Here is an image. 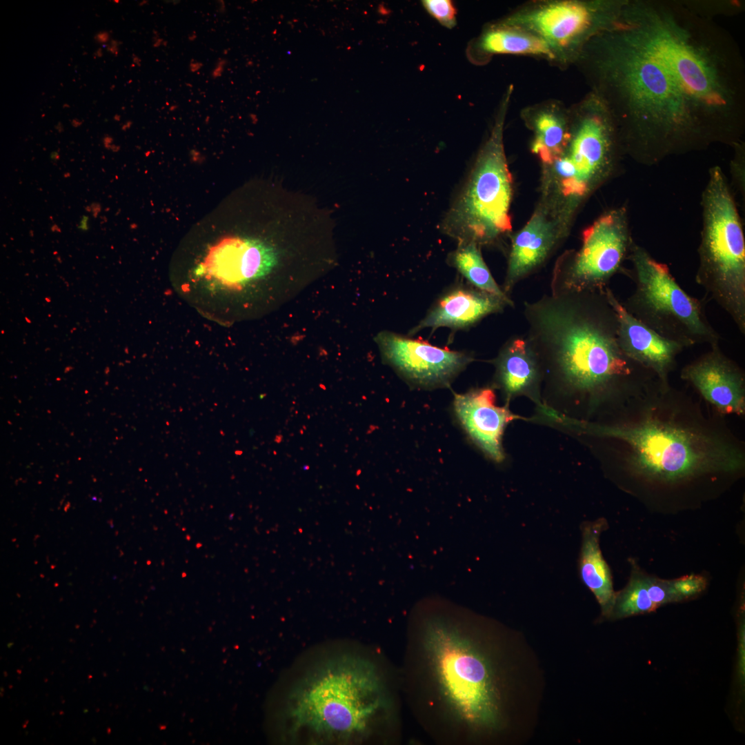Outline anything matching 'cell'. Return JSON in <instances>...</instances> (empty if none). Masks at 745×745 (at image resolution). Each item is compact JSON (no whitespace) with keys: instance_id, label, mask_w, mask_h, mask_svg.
<instances>
[{"instance_id":"1","label":"cell","mask_w":745,"mask_h":745,"mask_svg":"<svg viewBox=\"0 0 745 745\" xmlns=\"http://www.w3.org/2000/svg\"><path fill=\"white\" fill-rule=\"evenodd\" d=\"M573 66L610 115L624 155L637 163L653 166L711 145L669 70L620 23L590 39Z\"/></svg>"},{"instance_id":"2","label":"cell","mask_w":745,"mask_h":745,"mask_svg":"<svg viewBox=\"0 0 745 745\" xmlns=\"http://www.w3.org/2000/svg\"><path fill=\"white\" fill-rule=\"evenodd\" d=\"M619 21L670 71L712 144L742 141L745 63L730 32L680 0H626Z\"/></svg>"},{"instance_id":"3","label":"cell","mask_w":745,"mask_h":745,"mask_svg":"<svg viewBox=\"0 0 745 745\" xmlns=\"http://www.w3.org/2000/svg\"><path fill=\"white\" fill-rule=\"evenodd\" d=\"M524 315L542 375L568 390L593 397L633 393L657 379L622 350L605 290L544 295L524 302Z\"/></svg>"},{"instance_id":"4","label":"cell","mask_w":745,"mask_h":745,"mask_svg":"<svg viewBox=\"0 0 745 745\" xmlns=\"http://www.w3.org/2000/svg\"><path fill=\"white\" fill-rule=\"evenodd\" d=\"M388 705L373 663L353 654L334 655L311 667L289 690L286 735L312 744L358 742L370 735Z\"/></svg>"},{"instance_id":"5","label":"cell","mask_w":745,"mask_h":745,"mask_svg":"<svg viewBox=\"0 0 745 745\" xmlns=\"http://www.w3.org/2000/svg\"><path fill=\"white\" fill-rule=\"evenodd\" d=\"M563 424L583 433L623 441L632 474L648 483L677 485L706 475L742 469L741 448L725 437L678 412L646 406L636 419L616 425L564 417Z\"/></svg>"},{"instance_id":"6","label":"cell","mask_w":745,"mask_h":745,"mask_svg":"<svg viewBox=\"0 0 745 745\" xmlns=\"http://www.w3.org/2000/svg\"><path fill=\"white\" fill-rule=\"evenodd\" d=\"M696 282L745 335V237L733 192L721 167L708 170L702 198Z\"/></svg>"},{"instance_id":"7","label":"cell","mask_w":745,"mask_h":745,"mask_svg":"<svg viewBox=\"0 0 745 745\" xmlns=\"http://www.w3.org/2000/svg\"><path fill=\"white\" fill-rule=\"evenodd\" d=\"M513 92V86L509 85L499 105L490 135L441 223L442 231L458 244H491L511 230L512 179L503 132Z\"/></svg>"},{"instance_id":"8","label":"cell","mask_w":745,"mask_h":745,"mask_svg":"<svg viewBox=\"0 0 745 745\" xmlns=\"http://www.w3.org/2000/svg\"><path fill=\"white\" fill-rule=\"evenodd\" d=\"M424 636L433 672L453 712L475 729L497 728L500 697L488 659L455 625L441 616L426 619Z\"/></svg>"},{"instance_id":"9","label":"cell","mask_w":745,"mask_h":745,"mask_svg":"<svg viewBox=\"0 0 745 745\" xmlns=\"http://www.w3.org/2000/svg\"><path fill=\"white\" fill-rule=\"evenodd\" d=\"M628 259L632 270L627 275L635 290L622 304L630 314L684 348L719 344L721 337L706 317L704 302L680 287L666 264L635 241Z\"/></svg>"},{"instance_id":"10","label":"cell","mask_w":745,"mask_h":745,"mask_svg":"<svg viewBox=\"0 0 745 745\" xmlns=\"http://www.w3.org/2000/svg\"><path fill=\"white\" fill-rule=\"evenodd\" d=\"M626 0H536L526 2L499 21L542 39L555 66H573L585 45L618 22Z\"/></svg>"},{"instance_id":"11","label":"cell","mask_w":745,"mask_h":745,"mask_svg":"<svg viewBox=\"0 0 745 745\" xmlns=\"http://www.w3.org/2000/svg\"><path fill=\"white\" fill-rule=\"evenodd\" d=\"M570 109V138L553 163L566 197L586 196L609 177L624 155L617 128L601 100L588 92Z\"/></svg>"},{"instance_id":"12","label":"cell","mask_w":745,"mask_h":745,"mask_svg":"<svg viewBox=\"0 0 745 745\" xmlns=\"http://www.w3.org/2000/svg\"><path fill=\"white\" fill-rule=\"evenodd\" d=\"M633 242L627 208L605 212L584 231L579 250L559 260L551 293L604 291L628 259Z\"/></svg>"},{"instance_id":"13","label":"cell","mask_w":745,"mask_h":745,"mask_svg":"<svg viewBox=\"0 0 745 745\" xmlns=\"http://www.w3.org/2000/svg\"><path fill=\"white\" fill-rule=\"evenodd\" d=\"M375 341L384 359L410 384L423 388L449 386L474 360L468 352L389 331L381 332Z\"/></svg>"},{"instance_id":"14","label":"cell","mask_w":745,"mask_h":745,"mask_svg":"<svg viewBox=\"0 0 745 745\" xmlns=\"http://www.w3.org/2000/svg\"><path fill=\"white\" fill-rule=\"evenodd\" d=\"M701 395L722 414L745 410V379L742 370L721 350L719 344L681 371Z\"/></svg>"},{"instance_id":"15","label":"cell","mask_w":745,"mask_h":745,"mask_svg":"<svg viewBox=\"0 0 745 745\" xmlns=\"http://www.w3.org/2000/svg\"><path fill=\"white\" fill-rule=\"evenodd\" d=\"M605 294L617 319V339L624 352L632 360L654 373L664 384L673 370L677 355L684 347L666 339L630 314L611 289Z\"/></svg>"},{"instance_id":"16","label":"cell","mask_w":745,"mask_h":745,"mask_svg":"<svg viewBox=\"0 0 745 745\" xmlns=\"http://www.w3.org/2000/svg\"><path fill=\"white\" fill-rule=\"evenodd\" d=\"M495 397L492 388H477L455 395L453 406L459 421L473 441L490 458L501 462L504 459L501 439L505 428L519 417L507 406H497Z\"/></svg>"},{"instance_id":"17","label":"cell","mask_w":745,"mask_h":745,"mask_svg":"<svg viewBox=\"0 0 745 745\" xmlns=\"http://www.w3.org/2000/svg\"><path fill=\"white\" fill-rule=\"evenodd\" d=\"M506 306L510 305L496 295L469 284L457 282L441 295L408 335H413L424 328L468 329L484 317L501 312Z\"/></svg>"},{"instance_id":"18","label":"cell","mask_w":745,"mask_h":745,"mask_svg":"<svg viewBox=\"0 0 745 745\" xmlns=\"http://www.w3.org/2000/svg\"><path fill=\"white\" fill-rule=\"evenodd\" d=\"M559 237L542 214H535L512 239L502 290L508 296L518 283L539 268L556 247Z\"/></svg>"},{"instance_id":"19","label":"cell","mask_w":745,"mask_h":745,"mask_svg":"<svg viewBox=\"0 0 745 745\" xmlns=\"http://www.w3.org/2000/svg\"><path fill=\"white\" fill-rule=\"evenodd\" d=\"M495 384L509 401L526 395L537 402L541 410L539 386L542 375L538 359L526 337L514 336L501 347L493 361Z\"/></svg>"},{"instance_id":"20","label":"cell","mask_w":745,"mask_h":745,"mask_svg":"<svg viewBox=\"0 0 745 745\" xmlns=\"http://www.w3.org/2000/svg\"><path fill=\"white\" fill-rule=\"evenodd\" d=\"M521 116L533 132L531 151L544 163L553 164L563 153L570 138V109L557 99L525 107Z\"/></svg>"},{"instance_id":"21","label":"cell","mask_w":745,"mask_h":745,"mask_svg":"<svg viewBox=\"0 0 745 745\" xmlns=\"http://www.w3.org/2000/svg\"><path fill=\"white\" fill-rule=\"evenodd\" d=\"M495 54H513L543 59L555 66V59L548 45L540 38L521 28L499 21L485 27L471 43L469 57L482 64Z\"/></svg>"},{"instance_id":"22","label":"cell","mask_w":745,"mask_h":745,"mask_svg":"<svg viewBox=\"0 0 745 745\" xmlns=\"http://www.w3.org/2000/svg\"><path fill=\"white\" fill-rule=\"evenodd\" d=\"M607 528L608 523L604 518L582 524L578 571L581 581L599 603L602 615L610 618L616 593L613 589L610 569L599 546L600 535Z\"/></svg>"},{"instance_id":"23","label":"cell","mask_w":745,"mask_h":745,"mask_svg":"<svg viewBox=\"0 0 745 745\" xmlns=\"http://www.w3.org/2000/svg\"><path fill=\"white\" fill-rule=\"evenodd\" d=\"M448 264L455 268L468 283L482 291L496 295L506 301L511 307L514 302L504 293L495 281L486 264L480 246L469 242L458 244L447 257Z\"/></svg>"},{"instance_id":"24","label":"cell","mask_w":745,"mask_h":745,"mask_svg":"<svg viewBox=\"0 0 745 745\" xmlns=\"http://www.w3.org/2000/svg\"><path fill=\"white\" fill-rule=\"evenodd\" d=\"M646 575L637 568L633 569L628 584L616 593L610 618L621 619L656 609L648 593Z\"/></svg>"},{"instance_id":"25","label":"cell","mask_w":745,"mask_h":745,"mask_svg":"<svg viewBox=\"0 0 745 745\" xmlns=\"http://www.w3.org/2000/svg\"><path fill=\"white\" fill-rule=\"evenodd\" d=\"M681 3L694 14L715 21L719 17H733L745 10L742 0H680Z\"/></svg>"},{"instance_id":"26","label":"cell","mask_w":745,"mask_h":745,"mask_svg":"<svg viewBox=\"0 0 745 745\" xmlns=\"http://www.w3.org/2000/svg\"><path fill=\"white\" fill-rule=\"evenodd\" d=\"M648 593L655 608L671 602L682 601L674 588L672 580H664L646 575Z\"/></svg>"},{"instance_id":"27","label":"cell","mask_w":745,"mask_h":745,"mask_svg":"<svg viewBox=\"0 0 745 745\" xmlns=\"http://www.w3.org/2000/svg\"><path fill=\"white\" fill-rule=\"evenodd\" d=\"M428 12L442 26L452 28L456 24V10L449 0H426L422 1Z\"/></svg>"},{"instance_id":"28","label":"cell","mask_w":745,"mask_h":745,"mask_svg":"<svg viewBox=\"0 0 745 745\" xmlns=\"http://www.w3.org/2000/svg\"><path fill=\"white\" fill-rule=\"evenodd\" d=\"M672 583L682 601L701 593L707 584L704 577L694 574L673 579Z\"/></svg>"},{"instance_id":"29","label":"cell","mask_w":745,"mask_h":745,"mask_svg":"<svg viewBox=\"0 0 745 745\" xmlns=\"http://www.w3.org/2000/svg\"><path fill=\"white\" fill-rule=\"evenodd\" d=\"M734 156L731 162L733 182L739 195L744 198L745 191V143L741 141L733 146Z\"/></svg>"},{"instance_id":"30","label":"cell","mask_w":745,"mask_h":745,"mask_svg":"<svg viewBox=\"0 0 745 745\" xmlns=\"http://www.w3.org/2000/svg\"><path fill=\"white\" fill-rule=\"evenodd\" d=\"M744 624L741 623L739 630V673L742 682L744 679Z\"/></svg>"},{"instance_id":"31","label":"cell","mask_w":745,"mask_h":745,"mask_svg":"<svg viewBox=\"0 0 745 745\" xmlns=\"http://www.w3.org/2000/svg\"><path fill=\"white\" fill-rule=\"evenodd\" d=\"M226 64L227 61L225 59H219L214 70L212 72V77L215 79L220 77L224 71Z\"/></svg>"},{"instance_id":"32","label":"cell","mask_w":745,"mask_h":745,"mask_svg":"<svg viewBox=\"0 0 745 745\" xmlns=\"http://www.w3.org/2000/svg\"><path fill=\"white\" fill-rule=\"evenodd\" d=\"M202 66H203V63L201 62H199V61H195L194 59H192V60H191L190 63L189 65V69H190V72H195L198 71Z\"/></svg>"},{"instance_id":"33","label":"cell","mask_w":745,"mask_h":745,"mask_svg":"<svg viewBox=\"0 0 745 745\" xmlns=\"http://www.w3.org/2000/svg\"><path fill=\"white\" fill-rule=\"evenodd\" d=\"M95 39L99 43L107 42L109 39V34L106 32H101L95 36Z\"/></svg>"},{"instance_id":"34","label":"cell","mask_w":745,"mask_h":745,"mask_svg":"<svg viewBox=\"0 0 745 745\" xmlns=\"http://www.w3.org/2000/svg\"><path fill=\"white\" fill-rule=\"evenodd\" d=\"M118 41H112L111 45L108 48V50L112 53L117 54L118 52Z\"/></svg>"},{"instance_id":"35","label":"cell","mask_w":745,"mask_h":745,"mask_svg":"<svg viewBox=\"0 0 745 745\" xmlns=\"http://www.w3.org/2000/svg\"><path fill=\"white\" fill-rule=\"evenodd\" d=\"M221 6L219 5V7H218L219 10H219V12L220 13H223V12H225V10H226V6H225V3H224L223 1H221Z\"/></svg>"},{"instance_id":"36","label":"cell","mask_w":745,"mask_h":745,"mask_svg":"<svg viewBox=\"0 0 745 745\" xmlns=\"http://www.w3.org/2000/svg\"><path fill=\"white\" fill-rule=\"evenodd\" d=\"M137 60H138V61H140V59H139V57H134V58H133V61H135V63H137V65H138V66H139L140 65H139V63L137 62Z\"/></svg>"},{"instance_id":"37","label":"cell","mask_w":745,"mask_h":745,"mask_svg":"<svg viewBox=\"0 0 745 745\" xmlns=\"http://www.w3.org/2000/svg\"><path fill=\"white\" fill-rule=\"evenodd\" d=\"M177 108V106H172L170 107V110H174V109H175Z\"/></svg>"}]
</instances>
